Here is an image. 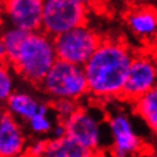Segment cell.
Instances as JSON below:
<instances>
[{
    "label": "cell",
    "mask_w": 157,
    "mask_h": 157,
    "mask_svg": "<svg viewBox=\"0 0 157 157\" xmlns=\"http://www.w3.org/2000/svg\"><path fill=\"white\" fill-rule=\"evenodd\" d=\"M87 21V7L78 0H44L41 29L49 36H57Z\"/></svg>",
    "instance_id": "cell-4"
},
{
    "label": "cell",
    "mask_w": 157,
    "mask_h": 157,
    "mask_svg": "<svg viewBox=\"0 0 157 157\" xmlns=\"http://www.w3.org/2000/svg\"><path fill=\"white\" fill-rule=\"evenodd\" d=\"M13 92V77L7 63H0V101H6Z\"/></svg>",
    "instance_id": "cell-16"
},
{
    "label": "cell",
    "mask_w": 157,
    "mask_h": 157,
    "mask_svg": "<svg viewBox=\"0 0 157 157\" xmlns=\"http://www.w3.org/2000/svg\"><path fill=\"white\" fill-rule=\"evenodd\" d=\"M78 2H80V3H83V4H84L85 7H87V8H88V7L96 6L97 3L100 2V0H78Z\"/></svg>",
    "instance_id": "cell-22"
},
{
    "label": "cell",
    "mask_w": 157,
    "mask_h": 157,
    "mask_svg": "<svg viewBox=\"0 0 157 157\" xmlns=\"http://www.w3.org/2000/svg\"><path fill=\"white\" fill-rule=\"evenodd\" d=\"M45 148H47V141H35L33 144H31L28 148L24 149V153L23 155H27V156H44V152H45Z\"/></svg>",
    "instance_id": "cell-19"
},
{
    "label": "cell",
    "mask_w": 157,
    "mask_h": 157,
    "mask_svg": "<svg viewBox=\"0 0 157 157\" xmlns=\"http://www.w3.org/2000/svg\"><path fill=\"white\" fill-rule=\"evenodd\" d=\"M101 37L85 24L75 27L53 37L56 57L77 65H83L99 47Z\"/></svg>",
    "instance_id": "cell-5"
},
{
    "label": "cell",
    "mask_w": 157,
    "mask_h": 157,
    "mask_svg": "<svg viewBox=\"0 0 157 157\" xmlns=\"http://www.w3.org/2000/svg\"><path fill=\"white\" fill-rule=\"evenodd\" d=\"M0 63H7L6 48H4V44H3L2 39H0Z\"/></svg>",
    "instance_id": "cell-21"
},
{
    "label": "cell",
    "mask_w": 157,
    "mask_h": 157,
    "mask_svg": "<svg viewBox=\"0 0 157 157\" xmlns=\"http://www.w3.org/2000/svg\"><path fill=\"white\" fill-rule=\"evenodd\" d=\"M43 89L53 99L78 100L88 93L83 65L56 59L40 81Z\"/></svg>",
    "instance_id": "cell-3"
},
{
    "label": "cell",
    "mask_w": 157,
    "mask_h": 157,
    "mask_svg": "<svg viewBox=\"0 0 157 157\" xmlns=\"http://www.w3.org/2000/svg\"><path fill=\"white\" fill-rule=\"evenodd\" d=\"M135 111L152 131L157 129V91L156 88L149 89L133 101Z\"/></svg>",
    "instance_id": "cell-14"
},
{
    "label": "cell",
    "mask_w": 157,
    "mask_h": 157,
    "mask_svg": "<svg viewBox=\"0 0 157 157\" xmlns=\"http://www.w3.org/2000/svg\"><path fill=\"white\" fill-rule=\"evenodd\" d=\"M25 136L16 119L7 112L0 120V157H15L24 153Z\"/></svg>",
    "instance_id": "cell-10"
},
{
    "label": "cell",
    "mask_w": 157,
    "mask_h": 157,
    "mask_svg": "<svg viewBox=\"0 0 157 157\" xmlns=\"http://www.w3.org/2000/svg\"><path fill=\"white\" fill-rule=\"evenodd\" d=\"M3 24H4V15H3L2 7H0V31H2V28H3Z\"/></svg>",
    "instance_id": "cell-23"
},
{
    "label": "cell",
    "mask_w": 157,
    "mask_h": 157,
    "mask_svg": "<svg viewBox=\"0 0 157 157\" xmlns=\"http://www.w3.org/2000/svg\"><path fill=\"white\" fill-rule=\"evenodd\" d=\"M28 124H29V128L36 133H45L51 131V128H52V124H51V120L48 119V116L41 115V113H37L33 117H31L28 120Z\"/></svg>",
    "instance_id": "cell-17"
},
{
    "label": "cell",
    "mask_w": 157,
    "mask_h": 157,
    "mask_svg": "<svg viewBox=\"0 0 157 157\" xmlns=\"http://www.w3.org/2000/svg\"><path fill=\"white\" fill-rule=\"evenodd\" d=\"M7 101V111L13 117L28 121L37 113L48 115V107L45 104H40L32 96L23 92H12L8 96Z\"/></svg>",
    "instance_id": "cell-12"
},
{
    "label": "cell",
    "mask_w": 157,
    "mask_h": 157,
    "mask_svg": "<svg viewBox=\"0 0 157 157\" xmlns=\"http://www.w3.org/2000/svg\"><path fill=\"white\" fill-rule=\"evenodd\" d=\"M109 128L113 137V153L116 156H129L141 151V140L133 131L127 116L116 115L109 121Z\"/></svg>",
    "instance_id": "cell-9"
},
{
    "label": "cell",
    "mask_w": 157,
    "mask_h": 157,
    "mask_svg": "<svg viewBox=\"0 0 157 157\" xmlns=\"http://www.w3.org/2000/svg\"><path fill=\"white\" fill-rule=\"evenodd\" d=\"M43 3L44 0H0V7L12 27L33 32L41 29Z\"/></svg>",
    "instance_id": "cell-8"
},
{
    "label": "cell",
    "mask_w": 157,
    "mask_h": 157,
    "mask_svg": "<svg viewBox=\"0 0 157 157\" xmlns=\"http://www.w3.org/2000/svg\"><path fill=\"white\" fill-rule=\"evenodd\" d=\"M156 63L149 55H136L132 57L120 97L135 101L143 93L156 88Z\"/></svg>",
    "instance_id": "cell-6"
},
{
    "label": "cell",
    "mask_w": 157,
    "mask_h": 157,
    "mask_svg": "<svg viewBox=\"0 0 157 157\" xmlns=\"http://www.w3.org/2000/svg\"><path fill=\"white\" fill-rule=\"evenodd\" d=\"M133 53L123 41L101 39L83 64L88 93L99 99L120 97Z\"/></svg>",
    "instance_id": "cell-1"
},
{
    "label": "cell",
    "mask_w": 157,
    "mask_h": 157,
    "mask_svg": "<svg viewBox=\"0 0 157 157\" xmlns=\"http://www.w3.org/2000/svg\"><path fill=\"white\" fill-rule=\"evenodd\" d=\"M44 156L48 157H87L93 156V153L69 136H63L60 139L47 141Z\"/></svg>",
    "instance_id": "cell-13"
},
{
    "label": "cell",
    "mask_w": 157,
    "mask_h": 157,
    "mask_svg": "<svg viewBox=\"0 0 157 157\" xmlns=\"http://www.w3.org/2000/svg\"><path fill=\"white\" fill-rule=\"evenodd\" d=\"M56 59L53 37L39 29L27 33L10 65L28 83L40 84Z\"/></svg>",
    "instance_id": "cell-2"
},
{
    "label": "cell",
    "mask_w": 157,
    "mask_h": 157,
    "mask_svg": "<svg viewBox=\"0 0 157 157\" xmlns=\"http://www.w3.org/2000/svg\"><path fill=\"white\" fill-rule=\"evenodd\" d=\"M63 124L67 136L96 155L101 141V129L99 120L91 112L84 108H76L67 119H64Z\"/></svg>",
    "instance_id": "cell-7"
},
{
    "label": "cell",
    "mask_w": 157,
    "mask_h": 157,
    "mask_svg": "<svg viewBox=\"0 0 157 157\" xmlns=\"http://www.w3.org/2000/svg\"><path fill=\"white\" fill-rule=\"evenodd\" d=\"M27 33L28 32L24 29L12 27V28H10V29H6L2 36H0L3 44H4V48H6L7 64H10V63L15 59L23 40H24L25 36H27Z\"/></svg>",
    "instance_id": "cell-15"
},
{
    "label": "cell",
    "mask_w": 157,
    "mask_h": 157,
    "mask_svg": "<svg viewBox=\"0 0 157 157\" xmlns=\"http://www.w3.org/2000/svg\"><path fill=\"white\" fill-rule=\"evenodd\" d=\"M55 100L56 101L53 103V108L61 119H67L77 108L76 104H75V100L71 99H55Z\"/></svg>",
    "instance_id": "cell-18"
},
{
    "label": "cell",
    "mask_w": 157,
    "mask_h": 157,
    "mask_svg": "<svg viewBox=\"0 0 157 157\" xmlns=\"http://www.w3.org/2000/svg\"><path fill=\"white\" fill-rule=\"evenodd\" d=\"M127 24L136 36L151 40L157 29L156 10L152 6H139L127 15Z\"/></svg>",
    "instance_id": "cell-11"
},
{
    "label": "cell",
    "mask_w": 157,
    "mask_h": 157,
    "mask_svg": "<svg viewBox=\"0 0 157 157\" xmlns=\"http://www.w3.org/2000/svg\"><path fill=\"white\" fill-rule=\"evenodd\" d=\"M65 136V128H64V124L60 123L55 128V132H53V139H60V137Z\"/></svg>",
    "instance_id": "cell-20"
},
{
    "label": "cell",
    "mask_w": 157,
    "mask_h": 157,
    "mask_svg": "<svg viewBox=\"0 0 157 157\" xmlns=\"http://www.w3.org/2000/svg\"><path fill=\"white\" fill-rule=\"evenodd\" d=\"M7 113V111H4V109H3L2 107H0V120L3 119V117H4V115Z\"/></svg>",
    "instance_id": "cell-24"
}]
</instances>
